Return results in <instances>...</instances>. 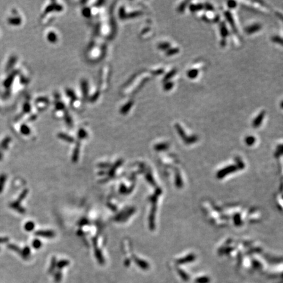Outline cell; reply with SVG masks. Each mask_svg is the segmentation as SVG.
I'll list each match as a JSON object with an SVG mask.
<instances>
[{
    "mask_svg": "<svg viewBox=\"0 0 283 283\" xmlns=\"http://www.w3.org/2000/svg\"><path fill=\"white\" fill-rule=\"evenodd\" d=\"M261 28H262V26H261L260 24L256 23L252 25L248 26V27L245 29V32L247 34L251 35L258 32L259 30H261Z\"/></svg>",
    "mask_w": 283,
    "mask_h": 283,
    "instance_id": "obj_2",
    "label": "cell"
},
{
    "mask_svg": "<svg viewBox=\"0 0 283 283\" xmlns=\"http://www.w3.org/2000/svg\"><path fill=\"white\" fill-rule=\"evenodd\" d=\"M135 262L140 267H141V268H142L143 269H148L149 268V265L148 263L145 262L144 261L137 259V260H135Z\"/></svg>",
    "mask_w": 283,
    "mask_h": 283,
    "instance_id": "obj_11",
    "label": "cell"
},
{
    "mask_svg": "<svg viewBox=\"0 0 283 283\" xmlns=\"http://www.w3.org/2000/svg\"><path fill=\"white\" fill-rule=\"evenodd\" d=\"M203 8H204V5L202 3L192 4V5H190V9L191 11V12L192 13L199 11L203 9Z\"/></svg>",
    "mask_w": 283,
    "mask_h": 283,
    "instance_id": "obj_6",
    "label": "cell"
},
{
    "mask_svg": "<svg viewBox=\"0 0 283 283\" xmlns=\"http://www.w3.org/2000/svg\"><path fill=\"white\" fill-rule=\"evenodd\" d=\"M164 84L163 85V89L165 91H168L172 89V87H174V83L171 82H167L166 83H164Z\"/></svg>",
    "mask_w": 283,
    "mask_h": 283,
    "instance_id": "obj_15",
    "label": "cell"
},
{
    "mask_svg": "<svg viewBox=\"0 0 283 283\" xmlns=\"http://www.w3.org/2000/svg\"><path fill=\"white\" fill-rule=\"evenodd\" d=\"M265 115V111H262L261 112L258 114V115L256 117L255 119H254L253 123H252V125L254 127V128H258L260 126V125L262 124V123L263 121V120L264 119Z\"/></svg>",
    "mask_w": 283,
    "mask_h": 283,
    "instance_id": "obj_3",
    "label": "cell"
},
{
    "mask_svg": "<svg viewBox=\"0 0 283 283\" xmlns=\"http://www.w3.org/2000/svg\"><path fill=\"white\" fill-rule=\"evenodd\" d=\"M8 248L9 249L13 250V251L18 252L19 254H21V255L22 256V251H21V250L19 249V248L18 247H17V246H15L14 245H9Z\"/></svg>",
    "mask_w": 283,
    "mask_h": 283,
    "instance_id": "obj_23",
    "label": "cell"
},
{
    "mask_svg": "<svg viewBox=\"0 0 283 283\" xmlns=\"http://www.w3.org/2000/svg\"><path fill=\"white\" fill-rule=\"evenodd\" d=\"M27 194H28V190H24L23 193L21 194V195L19 196L18 200L13 202V203H12L11 204H10V207L13 208L15 210H17V211L19 212V213H22V214L25 213V210L21 206V202L23 200V199L25 198V197L27 195Z\"/></svg>",
    "mask_w": 283,
    "mask_h": 283,
    "instance_id": "obj_1",
    "label": "cell"
},
{
    "mask_svg": "<svg viewBox=\"0 0 283 283\" xmlns=\"http://www.w3.org/2000/svg\"><path fill=\"white\" fill-rule=\"evenodd\" d=\"M95 255H96V258H97V260H98V262H99L100 264H104V258H103L102 254H101V252L99 250H98V249L95 250Z\"/></svg>",
    "mask_w": 283,
    "mask_h": 283,
    "instance_id": "obj_14",
    "label": "cell"
},
{
    "mask_svg": "<svg viewBox=\"0 0 283 283\" xmlns=\"http://www.w3.org/2000/svg\"><path fill=\"white\" fill-rule=\"evenodd\" d=\"M170 44L168 42H163L159 43V45H158V49H159L160 50H168V49H170Z\"/></svg>",
    "mask_w": 283,
    "mask_h": 283,
    "instance_id": "obj_13",
    "label": "cell"
},
{
    "mask_svg": "<svg viewBox=\"0 0 283 283\" xmlns=\"http://www.w3.org/2000/svg\"><path fill=\"white\" fill-rule=\"evenodd\" d=\"M204 8H205V9H207V11H212L214 9L213 6L210 3H205V5H204Z\"/></svg>",
    "mask_w": 283,
    "mask_h": 283,
    "instance_id": "obj_27",
    "label": "cell"
},
{
    "mask_svg": "<svg viewBox=\"0 0 283 283\" xmlns=\"http://www.w3.org/2000/svg\"><path fill=\"white\" fill-rule=\"evenodd\" d=\"M2 157H3V156H2V154L1 153H0V160L2 159Z\"/></svg>",
    "mask_w": 283,
    "mask_h": 283,
    "instance_id": "obj_33",
    "label": "cell"
},
{
    "mask_svg": "<svg viewBox=\"0 0 283 283\" xmlns=\"http://www.w3.org/2000/svg\"><path fill=\"white\" fill-rule=\"evenodd\" d=\"M178 273H179V275H180L181 278H182L184 280H185V281H188V280L190 279V277H189V276L184 271H182V270H179Z\"/></svg>",
    "mask_w": 283,
    "mask_h": 283,
    "instance_id": "obj_21",
    "label": "cell"
},
{
    "mask_svg": "<svg viewBox=\"0 0 283 283\" xmlns=\"http://www.w3.org/2000/svg\"><path fill=\"white\" fill-rule=\"evenodd\" d=\"M30 250L28 247H25V249H23V251H22V256H23V258L26 259L28 256H30Z\"/></svg>",
    "mask_w": 283,
    "mask_h": 283,
    "instance_id": "obj_18",
    "label": "cell"
},
{
    "mask_svg": "<svg viewBox=\"0 0 283 283\" xmlns=\"http://www.w3.org/2000/svg\"><path fill=\"white\" fill-rule=\"evenodd\" d=\"M179 50L178 48H170V49L167 50V51L166 52V55L168 56L174 55V54L178 53Z\"/></svg>",
    "mask_w": 283,
    "mask_h": 283,
    "instance_id": "obj_12",
    "label": "cell"
},
{
    "mask_svg": "<svg viewBox=\"0 0 283 283\" xmlns=\"http://www.w3.org/2000/svg\"><path fill=\"white\" fill-rule=\"evenodd\" d=\"M163 72H164L163 69H160V70H156V71L153 72V74H155V75H161V74H163Z\"/></svg>",
    "mask_w": 283,
    "mask_h": 283,
    "instance_id": "obj_30",
    "label": "cell"
},
{
    "mask_svg": "<svg viewBox=\"0 0 283 283\" xmlns=\"http://www.w3.org/2000/svg\"><path fill=\"white\" fill-rule=\"evenodd\" d=\"M35 234L38 236L45 238H52L54 237V233L52 231H39Z\"/></svg>",
    "mask_w": 283,
    "mask_h": 283,
    "instance_id": "obj_4",
    "label": "cell"
},
{
    "mask_svg": "<svg viewBox=\"0 0 283 283\" xmlns=\"http://www.w3.org/2000/svg\"><path fill=\"white\" fill-rule=\"evenodd\" d=\"M69 261H67V260H62V261H60L58 264H57V267H58V268H63V267H64L65 266H66V265H69Z\"/></svg>",
    "mask_w": 283,
    "mask_h": 283,
    "instance_id": "obj_20",
    "label": "cell"
},
{
    "mask_svg": "<svg viewBox=\"0 0 283 283\" xmlns=\"http://www.w3.org/2000/svg\"><path fill=\"white\" fill-rule=\"evenodd\" d=\"M176 69H173V70H171V71H170L168 74H166V75L164 76L163 80V83L169 82V80H170V79L173 78V77L176 75Z\"/></svg>",
    "mask_w": 283,
    "mask_h": 283,
    "instance_id": "obj_7",
    "label": "cell"
},
{
    "mask_svg": "<svg viewBox=\"0 0 283 283\" xmlns=\"http://www.w3.org/2000/svg\"><path fill=\"white\" fill-rule=\"evenodd\" d=\"M220 34L223 39L226 38L229 35V31H228L226 26L223 23H221L220 25Z\"/></svg>",
    "mask_w": 283,
    "mask_h": 283,
    "instance_id": "obj_8",
    "label": "cell"
},
{
    "mask_svg": "<svg viewBox=\"0 0 283 283\" xmlns=\"http://www.w3.org/2000/svg\"><path fill=\"white\" fill-rule=\"evenodd\" d=\"M188 3V1H184L180 5H179L178 7V12L182 13L184 12V11L186 9V6H187V3Z\"/></svg>",
    "mask_w": 283,
    "mask_h": 283,
    "instance_id": "obj_17",
    "label": "cell"
},
{
    "mask_svg": "<svg viewBox=\"0 0 283 283\" xmlns=\"http://www.w3.org/2000/svg\"><path fill=\"white\" fill-rule=\"evenodd\" d=\"M271 40L273 41L274 43H278V44H280V45H282V38H280V36H273V38H271Z\"/></svg>",
    "mask_w": 283,
    "mask_h": 283,
    "instance_id": "obj_22",
    "label": "cell"
},
{
    "mask_svg": "<svg viewBox=\"0 0 283 283\" xmlns=\"http://www.w3.org/2000/svg\"><path fill=\"white\" fill-rule=\"evenodd\" d=\"M9 241L7 237H0V243H5Z\"/></svg>",
    "mask_w": 283,
    "mask_h": 283,
    "instance_id": "obj_31",
    "label": "cell"
},
{
    "mask_svg": "<svg viewBox=\"0 0 283 283\" xmlns=\"http://www.w3.org/2000/svg\"><path fill=\"white\" fill-rule=\"evenodd\" d=\"M224 15H225V18H226V19H227V21H228V23H229V25H231L232 28H233V30L235 31V32H237V28H236L235 25L234 20H233V17H232L231 13H230L229 11H225L224 13Z\"/></svg>",
    "mask_w": 283,
    "mask_h": 283,
    "instance_id": "obj_5",
    "label": "cell"
},
{
    "mask_svg": "<svg viewBox=\"0 0 283 283\" xmlns=\"http://www.w3.org/2000/svg\"><path fill=\"white\" fill-rule=\"evenodd\" d=\"M227 6L230 9H234L237 7V2L235 1H229L227 2Z\"/></svg>",
    "mask_w": 283,
    "mask_h": 283,
    "instance_id": "obj_26",
    "label": "cell"
},
{
    "mask_svg": "<svg viewBox=\"0 0 283 283\" xmlns=\"http://www.w3.org/2000/svg\"><path fill=\"white\" fill-rule=\"evenodd\" d=\"M55 265H56V262H55V259H54V258H52V262H51V265H50V270L49 271H51L52 270L53 271L54 270V267H55Z\"/></svg>",
    "mask_w": 283,
    "mask_h": 283,
    "instance_id": "obj_28",
    "label": "cell"
},
{
    "mask_svg": "<svg viewBox=\"0 0 283 283\" xmlns=\"http://www.w3.org/2000/svg\"><path fill=\"white\" fill-rule=\"evenodd\" d=\"M6 180H7V176L5 174H2L0 175V194L3 192Z\"/></svg>",
    "mask_w": 283,
    "mask_h": 283,
    "instance_id": "obj_10",
    "label": "cell"
},
{
    "mask_svg": "<svg viewBox=\"0 0 283 283\" xmlns=\"http://www.w3.org/2000/svg\"><path fill=\"white\" fill-rule=\"evenodd\" d=\"M210 279L207 277H199L195 280L196 283H209Z\"/></svg>",
    "mask_w": 283,
    "mask_h": 283,
    "instance_id": "obj_16",
    "label": "cell"
},
{
    "mask_svg": "<svg viewBox=\"0 0 283 283\" xmlns=\"http://www.w3.org/2000/svg\"><path fill=\"white\" fill-rule=\"evenodd\" d=\"M220 45L221 46H223V47L226 45V40H225V39H223L222 40H221V42L220 43Z\"/></svg>",
    "mask_w": 283,
    "mask_h": 283,
    "instance_id": "obj_32",
    "label": "cell"
},
{
    "mask_svg": "<svg viewBox=\"0 0 283 283\" xmlns=\"http://www.w3.org/2000/svg\"><path fill=\"white\" fill-rule=\"evenodd\" d=\"M61 278H62V275H61V273H57L55 275V281L56 282H58L61 280Z\"/></svg>",
    "mask_w": 283,
    "mask_h": 283,
    "instance_id": "obj_29",
    "label": "cell"
},
{
    "mask_svg": "<svg viewBox=\"0 0 283 283\" xmlns=\"http://www.w3.org/2000/svg\"><path fill=\"white\" fill-rule=\"evenodd\" d=\"M198 74H199V71H198V70H197V69L190 70L187 72L188 77L189 78L192 79V80H193V79H195V78H197V76H198Z\"/></svg>",
    "mask_w": 283,
    "mask_h": 283,
    "instance_id": "obj_9",
    "label": "cell"
},
{
    "mask_svg": "<svg viewBox=\"0 0 283 283\" xmlns=\"http://www.w3.org/2000/svg\"><path fill=\"white\" fill-rule=\"evenodd\" d=\"M245 141H246V143H247V144L252 145V144H253L254 143V142H255V139H254V138L253 137H251V136H249V137H248L247 138H246Z\"/></svg>",
    "mask_w": 283,
    "mask_h": 283,
    "instance_id": "obj_24",
    "label": "cell"
},
{
    "mask_svg": "<svg viewBox=\"0 0 283 283\" xmlns=\"http://www.w3.org/2000/svg\"><path fill=\"white\" fill-rule=\"evenodd\" d=\"M25 227L26 231H31L34 228V223L32 222V221H29V222L26 223Z\"/></svg>",
    "mask_w": 283,
    "mask_h": 283,
    "instance_id": "obj_19",
    "label": "cell"
},
{
    "mask_svg": "<svg viewBox=\"0 0 283 283\" xmlns=\"http://www.w3.org/2000/svg\"><path fill=\"white\" fill-rule=\"evenodd\" d=\"M32 245L35 249H39L41 246V243L39 240H38V239H36V240L34 241Z\"/></svg>",
    "mask_w": 283,
    "mask_h": 283,
    "instance_id": "obj_25",
    "label": "cell"
}]
</instances>
